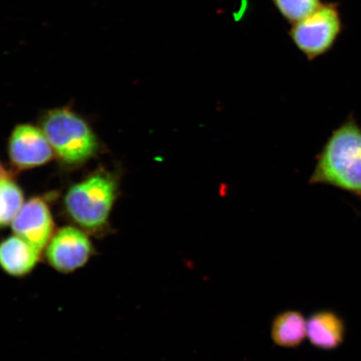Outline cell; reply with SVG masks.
<instances>
[{"instance_id":"52a82bcc","label":"cell","mask_w":361,"mask_h":361,"mask_svg":"<svg viewBox=\"0 0 361 361\" xmlns=\"http://www.w3.org/2000/svg\"><path fill=\"white\" fill-rule=\"evenodd\" d=\"M8 156L13 166L28 169L42 166L53 157V149L42 129L30 124L17 126L8 140Z\"/></svg>"},{"instance_id":"ba28073f","label":"cell","mask_w":361,"mask_h":361,"mask_svg":"<svg viewBox=\"0 0 361 361\" xmlns=\"http://www.w3.org/2000/svg\"><path fill=\"white\" fill-rule=\"evenodd\" d=\"M42 252L19 236L0 242V269L13 278H25L37 267Z\"/></svg>"},{"instance_id":"3957f363","label":"cell","mask_w":361,"mask_h":361,"mask_svg":"<svg viewBox=\"0 0 361 361\" xmlns=\"http://www.w3.org/2000/svg\"><path fill=\"white\" fill-rule=\"evenodd\" d=\"M42 129L54 152L68 164H80L92 158L98 149L96 135L87 121L67 108L49 111Z\"/></svg>"},{"instance_id":"5b68a950","label":"cell","mask_w":361,"mask_h":361,"mask_svg":"<svg viewBox=\"0 0 361 361\" xmlns=\"http://www.w3.org/2000/svg\"><path fill=\"white\" fill-rule=\"evenodd\" d=\"M96 255L92 239L83 229L66 226L58 229L44 248L49 267L62 274L82 269Z\"/></svg>"},{"instance_id":"4fadbf2b","label":"cell","mask_w":361,"mask_h":361,"mask_svg":"<svg viewBox=\"0 0 361 361\" xmlns=\"http://www.w3.org/2000/svg\"><path fill=\"white\" fill-rule=\"evenodd\" d=\"M7 178V176H6V170H4V169L3 168V166L1 164H0V182H1V180H3L4 178Z\"/></svg>"},{"instance_id":"7c38bea8","label":"cell","mask_w":361,"mask_h":361,"mask_svg":"<svg viewBox=\"0 0 361 361\" xmlns=\"http://www.w3.org/2000/svg\"><path fill=\"white\" fill-rule=\"evenodd\" d=\"M281 16L292 25L305 19L322 6L320 0H272Z\"/></svg>"},{"instance_id":"30bf717a","label":"cell","mask_w":361,"mask_h":361,"mask_svg":"<svg viewBox=\"0 0 361 361\" xmlns=\"http://www.w3.org/2000/svg\"><path fill=\"white\" fill-rule=\"evenodd\" d=\"M270 334L275 345L296 348L307 337V319L300 311H284L274 318Z\"/></svg>"},{"instance_id":"9c48e42d","label":"cell","mask_w":361,"mask_h":361,"mask_svg":"<svg viewBox=\"0 0 361 361\" xmlns=\"http://www.w3.org/2000/svg\"><path fill=\"white\" fill-rule=\"evenodd\" d=\"M345 327L343 319L329 310L318 311L307 319V337L316 348L331 350L344 341Z\"/></svg>"},{"instance_id":"7a4b0ae2","label":"cell","mask_w":361,"mask_h":361,"mask_svg":"<svg viewBox=\"0 0 361 361\" xmlns=\"http://www.w3.org/2000/svg\"><path fill=\"white\" fill-rule=\"evenodd\" d=\"M117 193L116 179L106 171H98L68 190L66 213L84 231L101 235L107 228Z\"/></svg>"},{"instance_id":"277c9868","label":"cell","mask_w":361,"mask_h":361,"mask_svg":"<svg viewBox=\"0 0 361 361\" xmlns=\"http://www.w3.org/2000/svg\"><path fill=\"white\" fill-rule=\"evenodd\" d=\"M343 30L336 3H322L305 19L293 25L290 36L295 47L310 61L328 53Z\"/></svg>"},{"instance_id":"8992f818","label":"cell","mask_w":361,"mask_h":361,"mask_svg":"<svg viewBox=\"0 0 361 361\" xmlns=\"http://www.w3.org/2000/svg\"><path fill=\"white\" fill-rule=\"evenodd\" d=\"M12 231L43 252L55 233L51 209L42 197L25 202L11 224Z\"/></svg>"},{"instance_id":"8fae6325","label":"cell","mask_w":361,"mask_h":361,"mask_svg":"<svg viewBox=\"0 0 361 361\" xmlns=\"http://www.w3.org/2000/svg\"><path fill=\"white\" fill-rule=\"evenodd\" d=\"M24 203L19 185L8 178L0 182V229L11 225Z\"/></svg>"},{"instance_id":"6da1fadb","label":"cell","mask_w":361,"mask_h":361,"mask_svg":"<svg viewBox=\"0 0 361 361\" xmlns=\"http://www.w3.org/2000/svg\"><path fill=\"white\" fill-rule=\"evenodd\" d=\"M310 183L361 196V128L355 119L350 117L329 135Z\"/></svg>"}]
</instances>
